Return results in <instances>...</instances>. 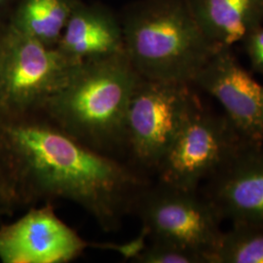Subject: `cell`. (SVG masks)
I'll return each instance as SVG.
<instances>
[{
    "instance_id": "obj_17",
    "label": "cell",
    "mask_w": 263,
    "mask_h": 263,
    "mask_svg": "<svg viewBox=\"0 0 263 263\" xmlns=\"http://www.w3.org/2000/svg\"><path fill=\"white\" fill-rule=\"evenodd\" d=\"M13 207H15V205L9 184L2 170L0 168V211L8 212L12 210Z\"/></svg>"
},
{
    "instance_id": "obj_12",
    "label": "cell",
    "mask_w": 263,
    "mask_h": 263,
    "mask_svg": "<svg viewBox=\"0 0 263 263\" xmlns=\"http://www.w3.org/2000/svg\"><path fill=\"white\" fill-rule=\"evenodd\" d=\"M198 24L218 47H232L263 24V0H189Z\"/></svg>"
},
{
    "instance_id": "obj_5",
    "label": "cell",
    "mask_w": 263,
    "mask_h": 263,
    "mask_svg": "<svg viewBox=\"0 0 263 263\" xmlns=\"http://www.w3.org/2000/svg\"><path fill=\"white\" fill-rule=\"evenodd\" d=\"M193 85L140 77L126 118V151L147 176L160 163L191 115L202 105Z\"/></svg>"
},
{
    "instance_id": "obj_14",
    "label": "cell",
    "mask_w": 263,
    "mask_h": 263,
    "mask_svg": "<svg viewBox=\"0 0 263 263\" xmlns=\"http://www.w3.org/2000/svg\"><path fill=\"white\" fill-rule=\"evenodd\" d=\"M210 263H263V223L232 224Z\"/></svg>"
},
{
    "instance_id": "obj_6",
    "label": "cell",
    "mask_w": 263,
    "mask_h": 263,
    "mask_svg": "<svg viewBox=\"0 0 263 263\" xmlns=\"http://www.w3.org/2000/svg\"><path fill=\"white\" fill-rule=\"evenodd\" d=\"M135 211L151 241L186 248L211 262L223 233L222 218L199 189L151 184L142 192Z\"/></svg>"
},
{
    "instance_id": "obj_15",
    "label": "cell",
    "mask_w": 263,
    "mask_h": 263,
    "mask_svg": "<svg viewBox=\"0 0 263 263\" xmlns=\"http://www.w3.org/2000/svg\"><path fill=\"white\" fill-rule=\"evenodd\" d=\"M134 261L139 263H207L196 252L177 245L151 241Z\"/></svg>"
},
{
    "instance_id": "obj_16",
    "label": "cell",
    "mask_w": 263,
    "mask_h": 263,
    "mask_svg": "<svg viewBox=\"0 0 263 263\" xmlns=\"http://www.w3.org/2000/svg\"><path fill=\"white\" fill-rule=\"evenodd\" d=\"M242 42L251 66L263 76V26L255 28Z\"/></svg>"
},
{
    "instance_id": "obj_2",
    "label": "cell",
    "mask_w": 263,
    "mask_h": 263,
    "mask_svg": "<svg viewBox=\"0 0 263 263\" xmlns=\"http://www.w3.org/2000/svg\"><path fill=\"white\" fill-rule=\"evenodd\" d=\"M140 77L125 51L83 61L41 112L93 149L126 151V118Z\"/></svg>"
},
{
    "instance_id": "obj_18",
    "label": "cell",
    "mask_w": 263,
    "mask_h": 263,
    "mask_svg": "<svg viewBox=\"0 0 263 263\" xmlns=\"http://www.w3.org/2000/svg\"><path fill=\"white\" fill-rule=\"evenodd\" d=\"M12 1L13 0H0V12L3 9H5Z\"/></svg>"
},
{
    "instance_id": "obj_7",
    "label": "cell",
    "mask_w": 263,
    "mask_h": 263,
    "mask_svg": "<svg viewBox=\"0 0 263 263\" xmlns=\"http://www.w3.org/2000/svg\"><path fill=\"white\" fill-rule=\"evenodd\" d=\"M249 142L226 114L203 104L191 115L155 172L157 182L182 190H198ZM252 144V143H251Z\"/></svg>"
},
{
    "instance_id": "obj_1",
    "label": "cell",
    "mask_w": 263,
    "mask_h": 263,
    "mask_svg": "<svg viewBox=\"0 0 263 263\" xmlns=\"http://www.w3.org/2000/svg\"><path fill=\"white\" fill-rule=\"evenodd\" d=\"M0 168L15 206L68 200L107 232L120 228L151 184L135 166L86 145L42 112L0 116Z\"/></svg>"
},
{
    "instance_id": "obj_11",
    "label": "cell",
    "mask_w": 263,
    "mask_h": 263,
    "mask_svg": "<svg viewBox=\"0 0 263 263\" xmlns=\"http://www.w3.org/2000/svg\"><path fill=\"white\" fill-rule=\"evenodd\" d=\"M57 47L82 62L124 52L120 20L101 5L79 0Z\"/></svg>"
},
{
    "instance_id": "obj_13",
    "label": "cell",
    "mask_w": 263,
    "mask_h": 263,
    "mask_svg": "<svg viewBox=\"0 0 263 263\" xmlns=\"http://www.w3.org/2000/svg\"><path fill=\"white\" fill-rule=\"evenodd\" d=\"M79 0H20L9 25L41 43L56 47Z\"/></svg>"
},
{
    "instance_id": "obj_8",
    "label": "cell",
    "mask_w": 263,
    "mask_h": 263,
    "mask_svg": "<svg viewBox=\"0 0 263 263\" xmlns=\"http://www.w3.org/2000/svg\"><path fill=\"white\" fill-rule=\"evenodd\" d=\"M193 86L214 97L245 141L263 145V86L237 61L231 47H219Z\"/></svg>"
},
{
    "instance_id": "obj_9",
    "label": "cell",
    "mask_w": 263,
    "mask_h": 263,
    "mask_svg": "<svg viewBox=\"0 0 263 263\" xmlns=\"http://www.w3.org/2000/svg\"><path fill=\"white\" fill-rule=\"evenodd\" d=\"M89 246L51 205L33 208L0 228V260L4 263L69 262Z\"/></svg>"
},
{
    "instance_id": "obj_4",
    "label": "cell",
    "mask_w": 263,
    "mask_h": 263,
    "mask_svg": "<svg viewBox=\"0 0 263 263\" xmlns=\"http://www.w3.org/2000/svg\"><path fill=\"white\" fill-rule=\"evenodd\" d=\"M81 63L8 25L0 31V116L41 112Z\"/></svg>"
},
{
    "instance_id": "obj_3",
    "label": "cell",
    "mask_w": 263,
    "mask_h": 263,
    "mask_svg": "<svg viewBox=\"0 0 263 263\" xmlns=\"http://www.w3.org/2000/svg\"><path fill=\"white\" fill-rule=\"evenodd\" d=\"M119 20L125 54L146 79L192 85L219 48L198 24L189 0H138Z\"/></svg>"
},
{
    "instance_id": "obj_10",
    "label": "cell",
    "mask_w": 263,
    "mask_h": 263,
    "mask_svg": "<svg viewBox=\"0 0 263 263\" xmlns=\"http://www.w3.org/2000/svg\"><path fill=\"white\" fill-rule=\"evenodd\" d=\"M202 193L222 220L263 223V145L246 144L205 180Z\"/></svg>"
}]
</instances>
